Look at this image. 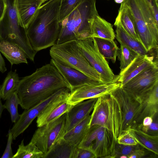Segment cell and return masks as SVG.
I'll return each instance as SVG.
<instances>
[{"label":"cell","mask_w":158,"mask_h":158,"mask_svg":"<svg viewBox=\"0 0 158 158\" xmlns=\"http://www.w3.org/2000/svg\"><path fill=\"white\" fill-rule=\"evenodd\" d=\"M67 88L68 83L56 67L50 63L37 69L31 75L20 80L16 92L19 105L28 109L46 99L60 89Z\"/></svg>","instance_id":"1"},{"label":"cell","mask_w":158,"mask_h":158,"mask_svg":"<svg viewBox=\"0 0 158 158\" xmlns=\"http://www.w3.org/2000/svg\"><path fill=\"white\" fill-rule=\"evenodd\" d=\"M61 2L50 0L42 5L26 28L30 44L37 52L56 44L60 29Z\"/></svg>","instance_id":"2"},{"label":"cell","mask_w":158,"mask_h":158,"mask_svg":"<svg viewBox=\"0 0 158 158\" xmlns=\"http://www.w3.org/2000/svg\"><path fill=\"white\" fill-rule=\"evenodd\" d=\"M96 0H82L60 23V33L56 44L91 37V25L98 13Z\"/></svg>","instance_id":"3"},{"label":"cell","mask_w":158,"mask_h":158,"mask_svg":"<svg viewBox=\"0 0 158 158\" xmlns=\"http://www.w3.org/2000/svg\"><path fill=\"white\" fill-rule=\"evenodd\" d=\"M134 18L140 42L148 52L158 48V22L147 0H124Z\"/></svg>","instance_id":"4"},{"label":"cell","mask_w":158,"mask_h":158,"mask_svg":"<svg viewBox=\"0 0 158 158\" xmlns=\"http://www.w3.org/2000/svg\"><path fill=\"white\" fill-rule=\"evenodd\" d=\"M4 1L5 9L0 21V40L18 46L24 52L27 58L34 62L37 52L30 44L26 28L20 24L16 0H4Z\"/></svg>","instance_id":"5"},{"label":"cell","mask_w":158,"mask_h":158,"mask_svg":"<svg viewBox=\"0 0 158 158\" xmlns=\"http://www.w3.org/2000/svg\"><path fill=\"white\" fill-rule=\"evenodd\" d=\"M49 52L52 59L79 71L94 80L102 82L99 74L88 61L77 40L56 44L51 47Z\"/></svg>","instance_id":"6"},{"label":"cell","mask_w":158,"mask_h":158,"mask_svg":"<svg viewBox=\"0 0 158 158\" xmlns=\"http://www.w3.org/2000/svg\"><path fill=\"white\" fill-rule=\"evenodd\" d=\"M120 124L119 107L112 95L106 94L98 98L91 114L89 127L95 125L105 127L112 132L117 140Z\"/></svg>","instance_id":"7"},{"label":"cell","mask_w":158,"mask_h":158,"mask_svg":"<svg viewBox=\"0 0 158 158\" xmlns=\"http://www.w3.org/2000/svg\"><path fill=\"white\" fill-rule=\"evenodd\" d=\"M117 140L112 132L103 127L93 125L78 147L93 152L96 158H114Z\"/></svg>","instance_id":"8"},{"label":"cell","mask_w":158,"mask_h":158,"mask_svg":"<svg viewBox=\"0 0 158 158\" xmlns=\"http://www.w3.org/2000/svg\"><path fill=\"white\" fill-rule=\"evenodd\" d=\"M66 114L38 128L34 132L31 140L46 155L56 143L63 137Z\"/></svg>","instance_id":"9"},{"label":"cell","mask_w":158,"mask_h":158,"mask_svg":"<svg viewBox=\"0 0 158 158\" xmlns=\"http://www.w3.org/2000/svg\"><path fill=\"white\" fill-rule=\"evenodd\" d=\"M77 40L88 61L99 74L101 81L104 84L115 83V76L105 58L99 51L94 38Z\"/></svg>","instance_id":"10"},{"label":"cell","mask_w":158,"mask_h":158,"mask_svg":"<svg viewBox=\"0 0 158 158\" xmlns=\"http://www.w3.org/2000/svg\"><path fill=\"white\" fill-rule=\"evenodd\" d=\"M116 100L119 110V134L134 125V119L140 103L127 93L121 86L111 94Z\"/></svg>","instance_id":"11"},{"label":"cell","mask_w":158,"mask_h":158,"mask_svg":"<svg viewBox=\"0 0 158 158\" xmlns=\"http://www.w3.org/2000/svg\"><path fill=\"white\" fill-rule=\"evenodd\" d=\"M158 65L153 66L132 78L122 87L139 99L158 82Z\"/></svg>","instance_id":"12"},{"label":"cell","mask_w":158,"mask_h":158,"mask_svg":"<svg viewBox=\"0 0 158 158\" xmlns=\"http://www.w3.org/2000/svg\"><path fill=\"white\" fill-rule=\"evenodd\" d=\"M120 86V83L119 82L85 85L70 91L67 101L69 104L74 106L85 100L110 94Z\"/></svg>","instance_id":"13"},{"label":"cell","mask_w":158,"mask_h":158,"mask_svg":"<svg viewBox=\"0 0 158 158\" xmlns=\"http://www.w3.org/2000/svg\"><path fill=\"white\" fill-rule=\"evenodd\" d=\"M63 88L60 89L46 99L31 107L24 110L19 115V118L15 123L12 128L10 129L13 140L15 139L27 128L33 120L60 94Z\"/></svg>","instance_id":"14"},{"label":"cell","mask_w":158,"mask_h":158,"mask_svg":"<svg viewBox=\"0 0 158 158\" xmlns=\"http://www.w3.org/2000/svg\"><path fill=\"white\" fill-rule=\"evenodd\" d=\"M70 89L64 88L60 94L37 117V127L48 123L68 112L73 106L69 104L67 98Z\"/></svg>","instance_id":"15"},{"label":"cell","mask_w":158,"mask_h":158,"mask_svg":"<svg viewBox=\"0 0 158 158\" xmlns=\"http://www.w3.org/2000/svg\"><path fill=\"white\" fill-rule=\"evenodd\" d=\"M139 101L140 104L134 119L133 126L141 123L146 117H151L153 119L158 118V82Z\"/></svg>","instance_id":"16"},{"label":"cell","mask_w":158,"mask_h":158,"mask_svg":"<svg viewBox=\"0 0 158 158\" xmlns=\"http://www.w3.org/2000/svg\"><path fill=\"white\" fill-rule=\"evenodd\" d=\"M50 63L56 67L69 84L71 88V91L85 85L103 84L101 81L90 78L79 70L64 65L52 58Z\"/></svg>","instance_id":"17"},{"label":"cell","mask_w":158,"mask_h":158,"mask_svg":"<svg viewBox=\"0 0 158 158\" xmlns=\"http://www.w3.org/2000/svg\"><path fill=\"white\" fill-rule=\"evenodd\" d=\"M154 59L153 56L139 54L126 69L115 76V82L120 83V86H123L140 73L153 66L158 65V62Z\"/></svg>","instance_id":"18"},{"label":"cell","mask_w":158,"mask_h":158,"mask_svg":"<svg viewBox=\"0 0 158 158\" xmlns=\"http://www.w3.org/2000/svg\"><path fill=\"white\" fill-rule=\"evenodd\" d=\"M97 99V98H92L78 103L66 113L64 133L90 115Z\"/></svg>","instance_id":"19"},{"label":"cell","mask_w":158,"mask_h":158,"mask_svg":"<svg viewBox=\"0 0 158 158\" xmlns=\"http://www.w3.org/2000/svg\"><path fill=\"white\" fill-rule=\"evenodd\" d=\"M44 3V0H16V8L22 26L27 27L37 10Z\"/></svg>","instance_id":"20"},{"label":"cell","mask_w":158,"mask_h":158,"mask_svg":"<svg viewBox=\"0 0 158 158\" xmlns=\"http://www.w3.org/2000/svg\"><path fill=\"white\" fill-rule=\"evenodd\" d=\"M114 25L116 27L115 37L120 44L126 46L139 55L148 54V52L142 44L124 29L119 20L115 19Z\"/></svg>","instance_id":"21"},{"label":"cell","mask_w":158,"mask_h":158,"mask_svg":"<svg viewBox=\"0 0 158 158\" xmlns=\"http://www.w3.org/2000/svg\"><path fill=\"white\" fill-rule=\"evenodd\" d=\"M78 148L77 146L63 137L43 158H77Z\"/></svg>","instance_id":"22"},{"label":"cell","mask_w":158,"mask_h":158,"mask_svg":"<svg viewBox=\"0 0 158 158\" xmlns=\"http://www.w3.org/2000/svg\"><path fill=\"white\" fill-rule=\"evenodd\" d=\"M0 52L10 64H28L27 56L23 50L18 46L3 40H0Z\"/></svg>","instance_id":"23"},{"label":"cell","mask_w":158,"mask_h":158,"mask_svg":"<svg viewBox=\"0 0 158 158\" xmlns=\"http://www.w3.org/2000/svg\"><path fill=\"white\" fill-rule=\"evenodd\" d=\"M91 37L114 40L115 38L112 25L99 15L94 18L91 25Z\"/></svg>","instance_id":"24"},{"label":"cell","mask_w":158,"mask_h":158,"mask_svg":"<svg viewBox=\"0 0 158 158\" xmlns=\"http://www.w3.org/2000/svg\"><path fill=\"white\" fill-rule=\"evenodd\" d=\"M138 144L156 156L158 155V135L148 134L136 126L129 129Z\"/></svg>","instance_id":"25"},{"label":"cell","mask_w":158,"mask_h":158,"mask_svg":"<svg viewBox=\"0 0 158 158\" xmlns=\"http://www.w3.org/2000/svg\"><path fill=\"white\" fill-rule=\"evenodd\" d=\"M91 115L76 125L70 130L65 133L63 138L78 146L86 135L89 128V122Z\"/></svg>","instance_id":"26"},{"label":"cell","mask_w":158,"mask_h":158,"mask_svg":"<svg viewBox=\"0 0 158 158\" xmlns=\"http://www.w3.org/2000/svg\"><path fill=\"white\" fill-rule=\"evenodd\" d=\"M116 19L120 22L129 34L140 42L131 12L129 8L123 2L121 4Z\"/></svg>","instance_id":"27"},{"label":"cell","mask_w":158,"mask_h":158,"mask_svg":"<svg viewBox=\"0 0 158 158\" xmlns=\"http://www.w3.org/2000/svg\"><path fill=\"white\" fill-rule=\"evenodd\" d=\"M20 81L16 71L9 72L0 85V98L6 100L16 91Z\"/></svg>","instance_id":"28"},{"label":"cell","mask_w":158,"mask_h":158,"mask_svg":"<svg viewBox=\"0 0 158 158\" xmlns=\"http://www.w3.org/2000/svg\"><path fill=\"white\" fill-rule=\"evenodd\" d=\"M100 53L105 58L111 60L113 63L116 60L119 49L114 40L94 38Z\"/></svg>","instance_id":"29"},{"label":"cell","mask_w":158,"mask_h":158,"mask_svg":"<svg viewBox=\"0 0 158 158\" xmlns=\"http://www.w3.org/2000/svg\"><path fill=\"white\" fill-rule=\"evenodd\" d=\"M43 152L34 144L30 142L25 145L22 140L13 158H43Z\"/></svg>","instance_id":"30"},{"label":"cell","mask_w":158,"mask_h":158,"mask_svg":"<svg viewBox=\"0 0 158 158\" xmlns=\"http://www.w3.org/2000/svg\"><path fill=\"white\" fill-rule=\"evenodd\" d=\"M139 54L126 46L120 44L117 56L120 62V72L126 69Z\"/></svg>","instance_id":"31"},{"label":"cell","mask_w":158,"mask_h":158,"mask_svg":"<svg viewBox=\"0 0 158 158\" xmlns=\"http://www.w3.org/2000/svg\"><path fill=\"white\" fill-rule=\"evenodd\" d=\"M3 106L9 112L12 122L15 123L19 118L18 106L19 104V98L16 91L7 99Z\"/></svg>","instance_id":"32"},{"label":"cell","mask_w":158,"mask_h":158,"mask_svg":"<svg viewBox=\"0 0 158 158\" xmlns=\"http://www.w3.org/2000/svg\"><path fill=\"white\" fill-rule=\"evenodd\" d=\"M82 0H61L59 15L60 23L67 17Z\"/></svg>","instance_id":"33"},{"label":"cell","mask_w":158,"mask_h":158,"mask_svg":"<svg viewBox=\"0 0 158 158\" xmlns=\"http://www.w3.org/2000/svg\"><path fill=\"white\" fill-rule=\"evenodd\" d=\"M138 144L133 145H124L116 143L114 158H127L139 147Z\"/></svg>","instance_id":"34"},{"label":"cell","mask_w":158,"mask_h":158,"mask_svg":"<svg viewBox=\"0 0 158 158\" xmlns=\"http://www.w3.org/2000/svg\"><path fill=\"white\" fill-rule=\"evenodd\" d=\"M117 142L119 144L124 145H133L138 144L129 129L122 132L118 135Z\"/></svg>","instance_id":"35"},{"label":"cell","mask_w":158,"mask_h":158,"mask_svg":"<svg viewBox=\"0 0 158 158\" xmlns=\"http://www.w3.org/2000/svg\"><path fill=\"white\" fill-rule=\"evenodd\" d=\"M143 132L152 135H158V118L153 119L152 123L148 126H144L142 123L136 126Z\"/></svg>","instance_id":"36"},{"label":"cell","mask_w":158,"mask_h":158,"mask_svg":"<svg viewBox=\"0 0 158 158\" xmlns=\"http://www.w3.org/2000/svg\"><path fill=\"white\" fill-rule=\"evenodd\" d=\"M7 137V141L6 146L1 157L2 158H13L14 155L11 147L13 139L12 134L10 129L9 131Z\"/></svg>","instance_id":"37"},{"label":"cell","mask_w":158,"mask_h":158,"mask_svg":"<svg viewBox=\"0 0 158 158\" xmlns=\"http://www.w3.org/2000/svg\"><path fill=\"white\" fill-rule=\"evenodd\" d=\"M150 152H152L140 145L133 154L129 156L128 158H141L148 157Z\"/></svg>","instance_id":"38"},{"label":"cell","mask_w":158,"mask_h":158,"mask_svg":"<svg viewBox=\"0 0 158 158\" xmlns=\"http://www.w3.org/2000/svg\"><path fill=\"white\" fill-rule=\"evenodd\" d=\"M77 158H96L94 153L88 149L78 147Z\"/></svg>","instance_id":"39"},{"label":"cell","mask_w":158,"mask_h":158,"mask_svg":"<svg viewBox=\"0 0 158 158\" xmlns=\"http://www.w3.org/2000/svg\"><path fill=\"white\" fill-rule=\"evenodd\" d=\"M1 53L0 52V72L2 73H4L6 71L7 69L5 61Z\"/></svg>","instance_id":"40"},{"label":"cell","mask_w":158,"mask_h":158,"mask_svg":"<svg viewBox=\"0 0 158 158\" xmlns=\"http://www.w3.org/2000/svg\"><path fill=\"white\" fill-rule=\"evenodd\" d=\"M5 6L4 0H0V21L3 15Z\"/></svg>","instance_id":"41"},{"label":"cell","mask_w":158,"mask_h":158,"mask_svg":"<svg viewBox=\"0 0 158 158\" xmlns=\"http://www.w3.org/2000/svg\"><path fill=\"white\" fill-rule=\"evenodd\" d=\"M153 121V119L151 117L147 116L144 118L141 123L144 126H148L151 124Z\"/></svg>","instance_id":"42"},{"label":"cell","mask_w":158,"mask_h":158,"mask_svg":"<svg viewBox=\"0 0 158 158\" xmlns=\"http://www.w3.org/2000/svg\"><path fill=\"white\" fill-rule=\"evenodd\" d=\"M1 98H0V118H1L2 113L4 107L3 105L2 104L1 101Z\"/></svg>","instance_id":"43"},{"label":"cell","mask_w":158,"mask_h":158,"mask_svg":"<svg viewBox=\"0 0 158 158\" xmlns=\"http://www.w3.org/2000/svg\"><path fill=\"white\" fill-rule=\"evenodd\" d=\"M124 0H114L115 2L117 3H122Z\"/></svg>","instance_id":"44"},{"label":"cell","mask_w":158,"mask_h":158,"mask_svg":"<svg viewBox=\"0 0 158 158\" xmlns=\"http://www.w3.org/2000/svg\"><path fill=\"white\" fill-rule=\"evenodd\" d=\"M49 0H44V3L48 1H49Z\"/></svg>","instance_id":"45"}]
</instances>
